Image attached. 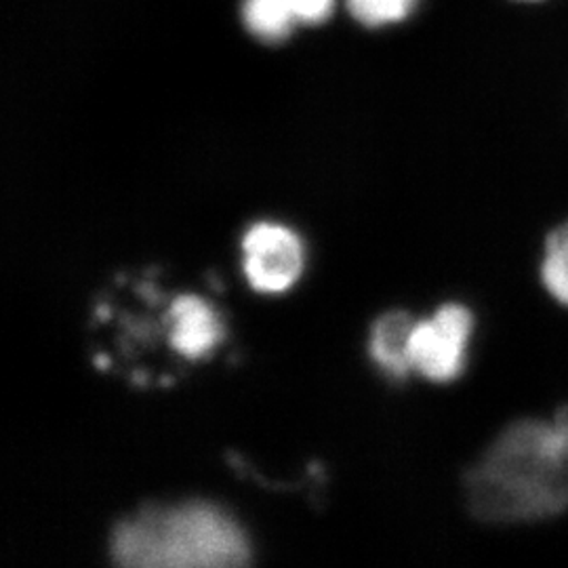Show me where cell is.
<instances>
[{
    "label": "cell",
    "mask_w": 568,
    "mask_h": 568,
    "mask_svg": "<svg viewBox=\"0 0 568 568\" xmlns=\"http://www.w3.org/2000/svg\"><path fill=\"white\" fill-rule=\"evenodd\" d=\"M467 504L487 523L541 520L568 508V429L520 419L506 427L466 478Z\"/></svg>",
    "instance_id": "cell-1"
},
{
    "label": "cell",
    "mask_w": 568,
    "mask_h": 568,
    "mask_svg": "<svg viewBox=\"0 0 568 568\" xmlns=\"http://www.w3.org/2000/svg\"><path fill=\"white\" fill-rule=\"evenodd\" d=\"M114 568H251L244 528L211 501L148 506L112 530Z\"/></svg>",
    "instance_id": "cell-2"
},
{
    "label": "cell",
    "mask_w": 568,
    "mask_h": 568,
    "mask_svg": "<svg viewBox=\"0 0 568 568\" xmlns=\"http://www.w3.org/2000/svg\"><path fill=\"white\" fill-rule=\"evenodd\" d=\"M474 316L462 304L440 305L429 318L415 323L410 335L413 371L429 382H455L467 365Z\"/></svg>",
    "instance_id": "cell-3"
},
{
    "label": "cell",
    "mask_w": 568,
    "mask_h": 568,
    "mask_svg": "<svg viewBox=\"0 0 568 568\" xmlns=\"http://www.w3.org/2000/svg\"><path fill=\"white\" fill-rule=\"evenodd\" d=\"M243 270L246 283L262 295L291 291L305 270L302 236L278 222H257L243 236Z\"/></svg>",
    "instance_id": "cell-4"
},
{
    "label": "cell",
    "mask_w": 568,
    "mask_h": 568,
    "mask_svg": "<svg viewBox=\"0 0 568 568\" xmlns=\"http://www.w3.org/2000/svg\"><path fill=\"white\" fill-rule=\"evenodd\" d=\"M169 344L183 358L201 361L224 342L225 326L217 310L199 295H180L166 314Z\"/></svg>",
    "instance_id": "cell-5"
},
{
    "label": "cell",
    "mask_w": 568,
    "mask_h": 568,
    "mask_svg": "<svg viewBox=\"0 0 568 568\" xmlns=\"http://www.w3.org/2000/svg\"><path fill=\"white\" fill-rule=\"evenodd\" d=\"M413 328H415V321L403 310L386 312L371 328V342H368L371 358L392 379L403 382L413 371L410 365Z\"/></svg>",
    "instance_id": "cell-6"
},
{
    "label": "cell",
    "mask_w": 568,
    "mask_h": 568,
    "mask_svg": "<svg viewBox=\"0 0 568 568\" xmlns=\"http://www.w3.org/2000/svg\"><path fill=\"white\" fill-rule=\"evenodd\" d=\"M241 18L246 32L264 44L286 41L297 26L288 0H243Z\"/></svg>",
    "instance_id": "cell-7"
},
{
    "label": "cell",
    "mask_w": 568,
    "mask_h": 568,
    "mask_svg": "<svg viewBox=\"0 0 568 568\" xmlns=\"http://www.w3.org/2000/svg\"><path fill=\"white\" fill-rule=\"evenodd\" d=\"M541 281L549 295L568 307V222L549 234L541 262Z\"/></svg>",
    "instance_id": "cell-8"
},
{
    "label": "cell",
    "mask_w": 568,
    "mask_h": 568,
    "mask_svg": "<svg viewBox=\"0 0 568 568\" xmlns=\"http://www.w3.org/2000/svg\"><path fill=\"white\" fill-rule=\"evenodd\" d=\"M419 0H347L352 18L365 28H384L405 21Z\"/></svg>",
    "instance_id": "cell-9"
},
{
    "label": "cell",
    "mask_w": 568,
    "mask_h": 568,
    "mask_svg": "<svg viewBox=\"0 0 568 568\" xmlns=\"http://www.w3.org/2000/svg\"><path fill=\"white\" fill-rule=\"evenodd\" d=\"M288 4L297 23L305 26H321L335 11V0H288Z\"/></svg>",
    "instance_id": "cell-10"
},
{
    "label": "cell",
    "mask_w": 568,
    "mask_h": 568,
    "mask_svg": "<svg viewBox=\"0 0 568 568\" xmlns=\"http://www.w3.org/2000/svg\"><path fill=\"white\" fill-rule=\"evenodd\" d=\"M556 419H558V422H562L565 426H568V406L560 408V410L556 413Z\"/></svg>",
    "instance_id": "cell-11"
}]
</instances>
